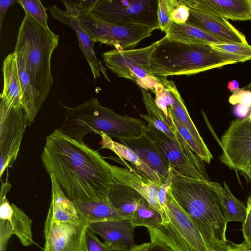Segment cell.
<instances>
[{"label": "cell", "mask_w": 251, "mask_h": 251, "mask_svg": "<svg viewBox=\"0 0 251 251\" xmlns=\"http://www.w3.org/2000/svg\"><path fill=\"white\" fill-rule=\"evenodd\" d=\"M41 157L49 175L74 202L108 198L109 188L116 182L111 164L98 151L59 128L47 137Z\"/></svg>", "instance_id": "1"}, {"label": "cell", "mask_w": 251, "mask_h": 251, "mask_svg": "<svg viewBox=\"0 0 251 251\" xmlns=\"http://www.w3.org/2000/svg\"><path fill=\"white\" fill-rule=\"evenodd\" d=\"M170 186L175 199L214 251L227 241V222L221 184L185 176L171 167Z\"/></svg>", "instance_id": "2"}, {"label": "cell", "mask_w": 251, "mask_h": 251, "mask_svg": "<svg viewBox=\"0 0 251 251\" xmlns=\"http://www.w3.org/2000/svg\"><path fill=\"white\" fill-rule=\"evenodd\" d=\"M63 107L65 117L60 130L81 142L89 133H103L118 140L137 138L144 133L146 126L142 120L115 113L93 97L74 107Z\"/></svg>", "instance_id": "3"}, {"label": "cell", "mask_w": 251, "mask_h": 251, "mask_svg": "<svg viewBox=\"0 0 251 251\" xmlns=\"http://www.w3.org/2000/svg\"><path fill=\"white\" fill-rule=\"evenodd\" d=\"M59 36L47 30L30 16L25 14L19 27L15 48L21 52L32 85L38 113L53 82L51 58Z\"/></svg>", "instance_id": "4"}, {"label": "cell", "mask_w": 251, "mask_h": 251, "mask_svg": "<svg viewBox=\"0 0 251 251\" xmlns=\"http://www.w3.org/2000/svg\"><path fill=\"white\" fill-rule=\"evenodd\" d=\"M235 63L210 45L184 43L165 36L151 55L148 71L158 77L190 75Z\"/></svg>", "instance_id": "5"}, {"label": "cell", "mask_w": 251, "mask_h": 251, "mask_svg": "<svg viewBox=\"0 0 251 251\" xmlns=\"http://www.w3.org/2000/svg\"><path fill=\"white\" fill-rule=\"evenodd\" d=\"M167 205L170 222L148 228L151 242L164 244L173 251H214L193 221L167 188Z\"/></svg>", "instance_id": "6"}, {"label": "cell", "mask_w": 251, "mask_h": 251, "mask_svg": "<svg viewBox=\"0 0 251 251\" xmlns=\"http://www.w3.org/2000/svg\"><path fill=\"white\" fill-rule=\"evenodd\" d=\"M159 40L147 47L123 50L113 49L101 54L106 66L118 76L130 79L140 88L154 93L157 84L165 85L169 80L150 75L148 71L151 56Z\"/></svg>", "instance_id": "7"}, {"label": "cell", "mask_w": 251, "mask_h": 251, "mask_svg": "<svg viewBox=\"0 0 251 251\" xmlns=\"http://www.w3.org/2000/svg\"><path fill=\"white\" fill-rule=\"evenodd\" d=\"M78 19L94 42L113 46L116 50L133 49L144 39L151 35L157 28L145 25H121L108 22L91 11L81 14Z\"/></svg>", "instance_id": "8"}, {"label": "cell", "mask_w": 251, "mask_h": 251, "mask_svg": "<svg viewBox=\"0 0 251 251\" xmlns=\"http://www.w3.org/2000/svg\"><path fill=\"white\" fill-rule=\"evenodd\" d=\"M158 0H98L91 12L112 24L145 25L159 28Z\"/></svg>", "instance_id": "9"}, {"label": "cell", "mask_w": 251, "mask_h": 251, "mask_svg": "<svg viewBox=\"0 0 251 251\" xmlns=\"http://www.w3.org/2000/svg\"><path fill=\"white\" fill-rule=\"evenodd\" d=\"M221 161L244 174L251 167V122L248 117L233 120L221 137Z\"/></svg>", "instance_id": "10"}, {"label": "cell", "mask_w": 251, "mask_h": 251, "mask_svg": "<svg viewBox=\"0 0 251 251\" xmlns=\"http://www.w3.org/2000/svg\"><path fill=\"white\" fill-rule=\"evenodd\" d=\"M28 126L23 107L0 105V175L11 168L18 156L23 137Z\"/></svg>", "instance_id": "11"}, {"label": "cell", "mask_w": 251, "mask_h": 251, "mask_svg": "<svg viewBox=\"0 0 251 251\" xmlns=\"http://www.w3.org/2000/svg\"><path fill=\"white\" fill-rule=\"evenodd\" d=\"M144 134L158 152L168 161L171 168L187 176L210 180L203 161L190 157L162 131L147 124Z\"/></svg>", "instance_id": "12"}, {"label": "cell", "mask_w": 251, "mask_h": 251, "mask_svg": "<svg viewBox=\"0 0 251 251\" xmlns=\"http://www.w3.org/2000/svg\"><path fill=\"white\" fill-rule=\"evenodd\" d=\"M6 181L2 183L0 191V251H5L10 237L15 235L21 244L28 247L34 243L32 233V220L21 209L10 203L6 195L11 189Z\"/></svg>", "instance_id": "13"}, {"label": "cell", "mask_w": 251, "mask_h": 251, "mask_svg": "<svg viewBox=\"0 0 251 251\" xmlns=\"http://www.w3.org/2000/svg\"><path fill=\"white\" fill-rule=\"evenodd\" d=\"M83 219V218H82ZM88 222H59L47 214L44 226V251H85L84 236Z\"/></svg>", "instance_id": "14"}, {"label": "cell", "mask_w": 251, "mask_h": 251, "mask_svg": "<svg viewBox=\"0 0 251 251\" xmlns=\"http://www.w3.org/2000/svg\"><path fill=\"white\" fill-rule=\"evenodd\" d=\"M125 167H120L111 164L115 181L133 189L139 194L163 218V212L158 201V187L148 177L135 169L124 159H118ZM163 221V220H162Z\"/></svg>", "instance_id": "15"}, {"label": "cell", "mask_w": 251, "mask_h": 251, "mask_svg": "<svg viewBox=\"0 0 251 251\" xmlns=\"http://www.w3.org/2000/svg\"><path fill=\"white\" fill-rule=\"evenodd\" d=\"M88 227L116 251H129L136 245L135 228L130 220L118 219L88 223Z\"/></svg>", "instance_id": "16"}, {"label": "cell", "mask_w": 251, "mask_h": 251, "mask_svg": "<svg viewBox=\"0 0 251 251\" xmlns=\"http://www.w3.org/2000/svg\"><path fill=\"white\" fill-rule=\"evenodd\" d=\"M190 9L236 21H251V0H181Z\"/></svg>", "instance_id": "17"}, {"label": "cell", "mask_w": 251, "mask_h": 251, "mask_svg": "<svg viewBox=\"0 0 251 251\" xmlns=\"http://www.w3.org/2000/svg\"><path fill=\"white\" fill-rule=\"evenodd\" d=\"M197 27L226 43L248 44L245 36L227 20L189 8L185 23Z\"/></svg>", "instance_id": "18"}, {"label": "cell", "mask_w": 251, "mask_h": 251, "mask_svg": "<svg viewBox=\"0 0 251 251\" xmlns=\"http://www.w3.org/2000/svg\"><path fill=\"white\" fill-rule=\"evenodd\" d=\"M140 89L142 100L147 111V114L141 115V117L148 124L165 133L177 144L190 157L196 160H201L184 139L170 115L168 118L166 117L156 105L155 99L148 90L142 88Z\"/></svg>", "instance_id": "19"}, {"label": "cell", "mask_w": 251, "mask_h": 251, "mask_svg": "<svg viewBox=\"0 0 251 251\" xmlns=\"http://www.w3.org/2000/svg\"><path fill=\"white\" fill-rule=\"evenodd\" d=\"M49 10L54 19L59 21L63 24L71 27L75 33L78 46L82 51L92 71L94 78L100 77V72H102L103 67L97 59L94 50V42L82 27L78 18L68 16L56 5L49 6Z\"/></svg>", "instance_id": "20"}, {"label": "cell", "mask_w": 251, "mask_h": 251, "mask_svg": "<svg viewBox=\"0 0 251 251\" xmlns=\"http://www.w3.org/2000/svg\"><path fill=\"white\" fill-rule=\"evenodd\" d=\"M119 140L137 154L153 171L158 174L164 183L169 181L171 166L168 161L158 152L144 134L137 138Z\"/></svg>", "instance_id": "21"}, {"label": "cell", "mask_w": 251, "mask_h": 251, "mask_svg": "<svg viewBox=\"0 0 251 251\" xmlns=\"http://www.w3.org/2000/svg\"><path fill=\"white\" fill-rule=\"evenodd\" d=\"M51 183V200L48 214L55 221L79 224L80 218L74 202L62 190L52 175H50Z\"/></svg>", "instance_id": "22"}, {"label": "cell", "mask_w": 251, "mask_h": 251, "mask_svg": "<svg viewBox=\"0 0 251 251\" xmlns=\"http://www.w3.org/2000/svg\"><path fill=\"white\" fill-rule=\"evenodd\" d=\"M108 198L121 217L128 220L131 219L143 199L133 189L116 181L109 188Z\"/></svg>", "instance_id": "23"}, {"label": "cell", "mask_w": 251, "mask_h": 251, "mask_svg": "<svg viewBox=\"0 0 251 251\" xmlns=\"http://www.w3.org/2000/svg\"><path fill=\"white\" fill-rule=\"evenodd\" d=\"M100 135L101 137V149H108L114 152L120 159L129 161L132 167L148 177L157 186L165 184L161 177L153 171L134 151L129 148L113 141L111 138L103 133Z\"/></svg>", "instance_id": "24"}, {"label": "cell", "mask_w": 251, "mask_h": 251, "mask_svg": "<svg viewBox=\"0 0 251 251\" xmlns=\"http://www.w3.org/2000/svg\"><path fill=\"white\" fill-rule=\"evenodd\" d=\"M165 33V36L170 40L187 44L211 45L226 43L197 27L172 21Z\"/></svg>", "instance_id": "25"}, {"label": "cell", "mask_w": 251, "mask_h": 251, "mask_svg": "<svg viewBox=\"0 0 251 251\" xmlns=\"http://www.w3.org/2000/svg\"><path fill=\"white\" fill-rule=\"evenodd\" d=\"M74 202L80 217L88 223L123 218L111 205L108 198Z\"/></svg>", "instance_id": "26"}, {"label": "cell", "mask_w": 251, "mask_h": 251, "mask_svg": "<svg viewBox=\"0 0 251 251\" xmlns=\"http://www.w3.org/2000/svg\"><path fill=\"white\" fill-rule=\"evenodd\" d=\"M13 52L16 57L19 81L22 95V106L26 115L28 126H30L33 123L38 114L35 107L33 91L21 51L15 48Z\"/></svg>", "instance_id": "27"}, {"label": "cell", "mask_w": 251, "mask_h": 251, "mask_svg": "<svg viewBox=\"0 0 251 251\" xmlns=\"http://www.w3.org/2000/svg\"><path fill=\"white\" fill-rule=\"evenodd\" d=\"M167 88L173 99L172 106L169 107L171 109L173 114L180 123L188 129L195 140L201 145L203 147H207L192 120L184 101L173 81L171 80V82L167 86Z\"/></svg>", "instance_id": "28"}, {"label": "cell", "mask_w": 251, "mask_h": 251, "mask_svg": "<svg viewBox=\"0 0 251 251\" xmlns=\"http://www.w3.org/2000/svg\"><path fill=\"white\" fill-rule=\"evenodd\" d=\"M135 227L144 226L147 229L162 224L160 214L143 198L130 220Z\"/></svg>", "instance_id": "29"}, {"label": "cell", "mask_w": 251, "mask_h": 251, "mask_svg": "<svg viewBox=\"0 0 251 251\" xmlns=\"http://www.w3.org/2000/svg\"><path fill=\"white\" fill-rule=\"evenodd\" d=\"M223 203L227 223L244 222L247 215V207L233 195L225 182H224Z\"/></svg>", "instance_id": "30"}, {"label": "cell", "mask_w": 251, "mask_h": 251, "mask_svg": "<svg viewBox=\"0 0 251 251\" xmlns=\"http://www.w3.org/2000/svg\"><path fill=\"white\" fill-rule=\"evenodd\" d=\"M210 46L236 63L251 60V46L249 44L219 43Z\"/></svg>", "instance_id": "31"}, {"label": "cell", "mask_w": 251, "mask_h": 251, "mask_svg": "<svg viewBox=\"0 0 251 251\" xmlns=\"http://www.w3.org/2000/svg\"><path fill=\"white\" fill-rule=\"evenodd\" d=\"M170 116L178 129L179 133L187 142L191 150L203 161L210 163L213 159V156L207 147L201 145L193 137L192 135L176 119L172 112L171 109L168 108Z\"/></svg>", "instance_id": "32"}, {"label": "cell", "mask_w": 251, "mask_h": 251, "mask_svg": "<svg viewBox=\"0 0 251 251\" xmlns=\"http://www.w3.org/2000/svg\"><path fill=\"white\" fill-rule=\"evenodd\" d=\"M24 9L25 14L30 16L42 27L47 30H50L48 24L46 9L39 0H18Z\"/></svg>", "instance_id": "33"}, {"label": "cell", "mask_w": 251, "mask_h": 251, "mask_svg": "<svg viewBox=\"0 0 251 251\" xmlns=\"http://www.w3.org/2000/svg\"><path fill=\"white\" fill-rule=\"evenodd\" d=\"M98 0H63L65 13L69 16L78 18L79 15L91 12Z\"/></svg>", "instance_id": "34"}, {"label": "cell", "mask_w": 251, "mask_h": 251, "mask_svg": "<svg viewBox=\"0 0 251 251\" xmlns=\"http://www.w3.org/2000/svg\"><path fill=\"white\" fill-rule=\"evenodd\" d=\"M165 84H157L155 87V101L157 106L163 111L167 118L169 117L168 108L171 107L172 104V97L167 88L170 82Z\"/></svg>", "instance_id": "35"}, {"label": "cell", "mask_w": 251, "mask_h": 251, "mask_svg": "<svg viewBox=\"0 0 251 251\" xmlns=\"http://www.w3.org/2000/svg\"><path fill=\"white\" fill-rule=\"evenodd\" d=\"M171 0H158L157 21L159 28L165 33L172 22Z\"/></svg>", "instance_id": "36"}, {"label": "cell", "mask_w": 251, "mask_h": 251, "mask_svg": "<svg viewBox=\"0 0 251 251\" xmlns=\"http://www.w3.org/2000/svg\"><path fill=\"white\" fill-rule=\"evenodd\" d=\"M84 244L85 251H116L110 245L101 242L88 227L86 229Z\"/></svg>", "instance_id": "37"}, {"label": "cell", "mask_w": 251, "mask_h": 251, "mask_svg": "<svg viewBox=\"0 0 251 251\" xmlns=\"http://www.w3.org/2000/svg\"><path fill=\"white\" fill-rule=\"evenodd\" d=\"M189 8L181 0H173L171 19L172 22L185 24L188 20Z\"/></svg>", "instance_id": "38"}, {"label": "cell", "mask_w": 251, "mask_h": 251, "mask_svg": "<svg viewBox=\"0 0 251 251\" xmlns=\"http://www.w3.org/2000/svg\"><path fill=\"white\" fill-rule=\"evenodd\" d=\"M228 101L232 105L241 104L251 108V91L242 88H239L232 93L229 97Z\"/></svg>", "instance_id": "39"}, {"label": "cell", "mask_w": 251, "mask_h": 251, "mask_svg": "<svg viewBox=\"0 0 251 251\" xmlns=\"http://www.w3.org/2000/svg\"><path fill=\"white\" fill-rule=\"evenodd\" d=\"M242 231L244 238V242L251 249V195L247 201V215L243 223Z\"/></svg>", "instance_id": "40"}, {"label": "cell", "mask_w": 251, "mask_h": 251, "mask_svg": "<svg viewBox=\"0 0 251 251\" xmlns=\"http://www.w3.org/2000/svg\"><path fill=\"white\" fill-rule=\"evenodd\" d=\"M216 251H244V244H236L230 241H227L223 245L216 249Z\"/></svg>", "instance_id": "41"}, {"label": "cell", "mask_w": 251, "mask_h": 251, "mask_svg": "<svg viewBox=\"0 0 251 251\" xmlns=\"http://www.w3.org/2000/svg\"><path fill=\"white\" fill-rule=\"evenodd\" d=\"M18 2L15 0H0V30H1L2 22L8 8L12 4Z\"/></svg>", "instance_id": "42"}, {"label": "cell", "mask_w": 251, "mask_h": 251, "mask_svg": "<svg viewBox=\"0 0 251 251\" xmlns=\"http://www.w3.org/2000/svg\"><path fill=\"white\" fill-rule=\"evenodd\" d=\"M250 110V108L241 104H237L234 107V113L240 119H244L248 116Z\"/></svg>", "instance_id": "43"}, {"label": "cell", "mask_w": 251, "mask_h": 251, "mask_svg": "<svg viewBox=\"0 0 251 251\" xmlns=\"http://www.w3.org/2000/svg\"><path fill=\"white\" fill-rule=\"evenodd\" d=\"M148 251H173L163 243L158 242H151Z\"/></svg>", "instance_id": "44"}, {"label": "cell", "mask_w": 251, "mask_h": 251, "mask_svg": "<svg viewBox=\"0 0 251 251\" xmlns=\"http://www.w3.org/2000/svg\"><path fill=\"white\" fill-rule=\"evenodd\" d=\"M151 243H144L140 245H135L131 250L129 251H148L150 247Z\"/></svg>", "instance_id": "45"}, {"label": "cell", "mask_w": 251, "mask_h": 251, "mask_svg": "<svg viewBox=\"0 0 251 251\" xmlns=\"http://www.w3.org/2000/svg\"><path fill=\"white\" fill-rule=\"evenodd\" d=\"M228 90L231 92H234L239 89V83L236 80L230 81L227 84Z\"/></svg>", "instance_id": "46"}, {"label": "cell", "mask_w": 251, "mask_h": 251, "mask_svg": "<svg viewBox=\"0 0 251 251\" xmlns=\"http://www.w3.org/2000/svg\"><path fill=\"white\" fill-rule=\"evenodd\" d=\"M245 174L248 177L251 183V167L247 170V171L245 173Z\"/></svg>", "instance_id": "47"}, {"label": "cell", "mask_w": 251, "mask_h": 251, "mask_svg": "<svg viewBox=\"0 0 251 251\" xmlns=\"http://www.w3.org/2000/svg\"><path fill=\"white\" fill-rule=\"evenodd\" d=\"M243 88L244 89L248 90L251 91V81L249 83V84H248L247 86H245Z\"/></svg>", "instance_id": "48"}, {"label": "cell", "mask_w": 251, "mask_h": 251, "mask_svg": "<svg viewBox=\"0 0 251 251\" xmlns=\"http://www.w3.org/2000/svg\"><path fill=\"white\" fill-rule=\"evenodd\" d=\"M248 117L250 121V122H251V110L250 111V112L249 113V114Z\"/></svg>", "instance_id": "49"}, {"label": "cell", "mask_w": 251, "mask_h": 251, "mask_svg": "<svg viewBox=\"0 0 251 251\" xmlns=\"http://www.w3.org/2000/svg\"><path fill=\"white\" fill-rule=\"evenodd\" d=\"M247 251H251V249H250V248H248V249H247Z\"/></svg>", "instance_id": "50"}]
</instances>
